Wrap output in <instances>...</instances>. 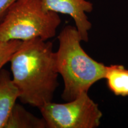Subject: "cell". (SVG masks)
I'll list each match as a JSON object with an SVG mask.
<instances>
[{
	"label": "cell",
	"mask_w": 128,
	"mask_h": 128,
	"mask_svg": "<svg viewBox=\"0 0 128 128\" xmlns=\"http://www.w3.org/2000/svg\"><path fill=\"white\" fill-rule=\"evenodd\" d=\"M10 62L22 103L40 108L52 102L59 73L51 42L40 38L23 41Z\"/></svg>",
	"instance_id": "cell-1"
},
{
	"label": "cell",
	"mask_w": 128,
	"mask_h": 128,
	"mask_svg": "<svg viewBox=\"0 0 128 128\" xmlns=\"http://www.w3.org/2000/svg\"><path fill=\"white\" fill-rule=\"evenodd\" d=\"M58 39L60 45L56 52V67L64 82L61 97L65 102H70L83 92H88L92 85L104 79L106 66L84 50L76 26L64 27Z\"/></svg>",
	"instance_id": "cell-2"
},
{
	"label": "cell",
	"mask_w": 128,
	"mask_h": 128,
	"mask_svg": "<svg viewBox=\"0 0 128 128\" xmlns=\"http://www.w3.org/2000/svg\"><path fill=\"white\" fill-rule=\"evenodd\" d=\"M44 118L30 113L22 105L16 103L4 128H46Z\"/></svg>",
	"instance_id": "cell-8"
},
{
	"label": "cell",
	"mask_w": 128,
	"mask_h": 128,
	"mask_svg": "<svg viewBox=\"0 0 128 128\" xmlns=\"http://www.w3.org/2000/svg\"><path fill=\"white\" fill-rule=\"evenodd\" d=\"M104 79L108 90L115 96L128 97V70L124 65L106 66Z\"/></svg>",
	"instance_id": "cell-7"
},
{
	"label": "cell",
	"mask_w": 128,
	"mask_h": 128,
	"mask_svg": "<svg viewBox=\"0 0 128 128\" xmlns=\"http://www.w3.org/2000/svg\"><path fill=\"white\" fill-rule=\"evenodd\" d=\"M43 9L46 12L67 14L74 21L82 41L88 40V31L92 23L86 13L93 10V5L87 0H40Z\"/></svg>",
	"instance_id": "cell-5"
},
{
	"label": "cell",
	"mask_w": 128,
	"mask_h": 128,
	"mask_svg": "<svg viewBox=\"0 0 128 128\" xmlns=\"http://www.w3.org/2000/svg\"><path fill=\"white\" fill-rule=\"evenodd\" d=\"M39 110L48 128H97L103 117L98 105L88 92L65 103L50 102Z\"/></svg>",
	"instance_id": "cell-4"
},
{
	"label": "cell",
	"mask_w": 128,
	"mask_h": 128,
	"mask_svg": "<svg viewBox=\"0 0 128 128\" xmlns=\"http://www.w3.org/2000/svg\"><path fill=\"white\" fill-rule=\"evenodd\" d=\"M17 0H0V22L2 20L10 6Z\"/></svg>",
	"instance_id": "cell-10"
},
{
	"label": "cell",
	"mask_w": 128,
	"mask_h": 128,
	"mask_svg": "<svg viewBox=\"0 0 128 128\" xmlns=\"http://www.w3.org/2000/svg\"><path fill=\"white\" fill-rule=\"evenodd\" d=\"M60 23L58 13L44 11L40 0H17L0 22V40H48Z\"/></svg>",
	"instance_id": "cell-3"
},
{
	"label": "cell",
	"mask_w": 128,
	"mask_h": 128,
	"mask_svg": "<svg viewBox=\"0 0 128 128\" xmlns=\"http://www.w3.org/2000/svg\"><path fill=\"white\" fill-rule=\"evenodd\" d=\"M19 97L18 89L7 70L0 71V128H4Z\"/></svg>",
	"instance_id": "cell-6"
},
{
	"label": "cell",
	"mask_w": 128,
	"mask_h": 128,
	"mask_svg": "<svg viewBox=\"0 0 128 128\" xmlns=\"http://www.w3.org/2000/svg\"><path fill=\"white\" fill-rule=\"evenodd\" d=\"M21 40H0V71L7 62L10 61L12 55L22 44Z\"/></svg>",
	"instance_id": "cell-9"
}]
</instances>
